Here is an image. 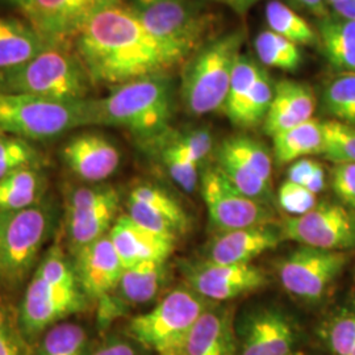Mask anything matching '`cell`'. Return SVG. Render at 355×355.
Instances as JSON below:
<instances>
[{
  "instance_id": "cell-1",
  "label": "cell",
  "mask_w": 355,
  "mask_h": 355,
  "mask_svg": "<svg viewBox=\"0 0 355 355\" xmlns=\"http://www.w3.org/2000/svg\"><path fill=\"white\" fill-rule=\"evenodd\" d=\"M92 85L117 87L146 76H168L187 58L155 37L117 0L95 13L73 41Z\"/></svg>"
},
{
  "instance_id": "cell-2",
  "label": "cell",
  "mask_w": 355,
  "mask_h": 355,
  "mask_svg": "<svg viewBox=\"0 0 355 355\" xmlns=\"http://www.w3.org/2000/svg\"><path fill=\"white\" fill-rule=\"evenodd\" d=\"M92 303L82 291L71 257L60 245H53L40 258L26 286L19 324L28 343L66 318L89 311Z\"/></svg>"
},
{
  "instance_id": "cell-3",
  "label": "cell",
  "mask_w": 355,
  "mask_h": 355,
  "mask_svg": "<svg viewBox=\"0 0 355 355\" xmlns=\"http://www.w3.org/2000/svg\"><path fill=\"white\" fill-rule=\"evenodd\" d=\"M174 94L170 76L128 82L104 98L87 99L89 127L123 128L148 142L168 130L175 108Z\"/></svg>"
},
{
  "instance_id": "cell-4",
  "label": "cell",
  "mask_w": 355,
  "mask_h": 355,
  "mask_svg": "<svg viewBox=\"0 0 355 355\" xmlns=\"http://www.w3.org/2000/svg\"><path fill=\"white\" fill-rule=\"evenodd\" d=\"M92 82L73 46L49 45L19 67L0 71V92L57 101L89 99Z\"/></svg>"
},
{
  "instance_id": "cell-5",
  "label": "cell",
  "mask_w": 355,
  "mask_h": 355,
  "mask_svg": "<svg viewBox=\"0 0 355 355\" xmlns=\"http://www.w3.org/2000/svg\"><path fill=\"white\" fill-rule=\"evenodd\" d=\"M243 42L245 32L237 29L205 42L186 61L180 95L189 114L203 116L224 108Z\"/></svg>"
},
{
  "instance_id": "cell-6",
  "label": "cell",
  "mask_w": 355,
  "mask_h": 355,
  "mask_svg": "<svg viewBox=\"0 0 355 355\" xmlns=\"http://www.w3.org/2000/svg\"><path fill=\"white\" fill-rule=\"evenodd\" d=\"M55 218V207L46 199L26 209L0 212V284L3 287L15 290L35 271L40 253L54 230Z\"/></svg>"
},
{
  "instance_id": "cell-7",
  "label": "cell",
  "mask_w": 355,
  "mask_h": 355,
  "mask_svg": "<svg viewBox=\"0 0 355 355\" xmlns=\"http://www.w3.org/2000/svg\"><path fill=\"white\" fill-rule=\"evenodd\" d=\"M80 127H89L87 99L57 101L0 92V133L32 142L51 140Z\"/></svg>"
},
{
  "instance_id": "cell-8",
  "label": "cell",
  "mask_w": 355,
  "mask_h": 355,
  "mask_svg": "<svg viewBox=\"0 0 355 355\" xmlns=\"http://www.w3.org/2000/svg\"><path fill=\"white\" fill-rule=\"evenodd\" d=\"M209 304L189 287H179L150 311L132 318L128 336L157 355H183L191 329Z\"/></svg>"
},
{
  "instance_id": "cell-9",
  "label": "cell",
  "mask_w": 355,
  "mask_h": 355,
  "mask_svg": "<svg viewBox=\"0 0 355 355\" xmlns=\"http://www.w3.org/2000/svg\"><path fill=\"white\" fill-rule=\"evenodd\" d=\"M141 23L187 60L204 45L209 20L190 0H125Z\"/></svg>"
},
{
  "instance_id": "cell-10",
  "label": "cell",
  "mask_w": 355,
  "mask_h": 355,
  "mask_svg": "<svg viewBox=\"0 0 355 355\" xmlns=\"http://www.w3.org/2000/svg\"><path fill=\"white\" fill-rule=\"evenodd\" d=\"M119 207L120 195L108 184L80 186L67 193L64 223L70 257L110 233Z\"/></svg>"
},
{
  "instance_id": "cell-11",
  "label": "cell",
  "mask_w": 355,
  "mask_h": 355,
  "mask_svg": "<svg viewBox=\"0 0 355 355\" xmlns=\"http://www.w3.org/2000/svg\"><path fill=\"white\" fill-rule=\"evenodd\" d=\"M349 261L346 252L300 246L278 263V275L284 290L295 297L318 303L343 274Z\"/></svg>"
},
{
  "instance_id": "cell-12",
  "label": "cell",
  "mask_w": 355,
  "mask_h": 355,
  "mask_svg": "<svg viewBox=\"0 0 355 355\" xmlns=\"http://www.w3.org/2000/svg\"><path fill=\"white\" fill-rule=\"evenodd\" d=\"M202 196L207 207L209 224L218 233L267 225L274 221L272 212L265 203L237 190L217 166L204 170Z\"/></svg>"
},
{
  "instance_id": "cell-13",
  "label": "cell",
  "mask_w": 355,
  "mask_h": 355,
  "mask_svg": "<svg viewBox=\"0 0 355 355\" xmlns=\"http://www.w3.org/2000/svg\"><path fill=\"white\" fill-rule=\"evenodd\" d=\"M236 355H299V328L278 306L261 305L236 321Z\"/></svg>"
},
{
  "instance_id": "cell-14",
  "label": "cell",
  "mask_w": 355,
  "mask_h": 355,
  "mask_svg": "<svg viewBox=\"0 0 355 355\" xmlns=\"http://www.w3.org/2000/svg\"><path fill=\"white\" fill-rule=\"evenodd\" d=\"M280 233L303 246L346 252L355 248V215L341 204L318 203L304 215L287 217Z\"/></svg>"
},
{
  "instance_id": "cell-15",
  "label": "cell",
  "mask_w": 355,
  "mask_h": 355,
  "mask_svg": "<svg viewBox=\"0 0 355 355\" xmlns=\"http://www.w3.org/2000/svg\"><path fill=\"white\" fill-rule=\"evenodd\" d=\"M117 0H28L21 10L28 24L48 45L73 46L89 19Z\"/></svg>"
},
{
  "instance_id": "cell-16",
  "label": "cell",
  "mask_w": 355,
  "mask_h": 355,
  "mask_svg": "<svg viewBox=\"0 0 355 355\" xmlns=\"http://www.w3.org/2000/svg\"><path fill=\"white\" fill-rule=\"evenodd\" d=\"M187 287L211 303H227L267 284L261 267L246 265H216L205 262L190 266L184 272Z\"/></svg>"
},
{
  "instance_id": "cell-17",
  "label": "cell",
  "mask_w": 355,
  "mask_h": 355,
  "mask_svg": "<svg viewBox=\"0 0 355 355\" xmlns=\"http://www.w3.org/2000/svg\"><path fill=\"white\" fill-rule=\"evenodd\" d=\"M127 208V215L141 227L177 241L190 228V217L183 207L152 183H142L130 191Z\"/></svg>"
},
{
  "instance_id": "cell-18",
  "label": "cell",
  "mask_w": 355,
  "mask_h": 355,
  "mask_svg": "<svg viewBox=\"0 0 355 355\" xmlns=\"http://www.w3.org/2000/svg\"><path fill=\"white\" fill-rule=\"evenodd\" d=\"M71 261L79 286L92 304L114 293L125 270L108 234L78 250Z\"/></svg>"
},
{
  "instance_id": "cell-19",
  "label": "cell",
  "mask_w": 355,
  "mask_h": 355,
  "mask_svg": "<svg viewBox=\"0 0 355 355\" xmlns=\"http://www.w3.org/2000/svg\"><path fill=\"white\" fill-rule=\"evenodd\" d=\"M61 159L76 178L98 184L117 171L121 154L102 133L83 132L64 142Z\"/></svg>"
},
{
  "instance_id": "cell-20",
  "label": "cell",
  "mask_w": 355,
  "mask_h": 355,
  "mask_svg": "<svg viewBox=\"0 0 355 355\" xmlns=\"http://www.w3.org/2000/svg\"><path fill=\"white\" fill-rule=\"evenodd\" d=\"M283 240L280 228L271 224L223 232L211 243L207 262L216 265H246L278 248Z\"/></svg>"
},
{
  "instance_id": "cell-21",
  "label": "cell",
  "mask_w": 355,
  "mask_h": 355,
  "mask_svg": "<svg viewBox=\"0 0 355 355\" xmlns=\"http://www.w3.org/2000/svg\"><path fill=\"white\" fill-rule=\"evenodd\" d=\"M125 268L146 261L166 262L177 240L141 227L128 215L119 216L108 233Z\"/></svg>"
},
{
  "instance_id": "cell-22",
  "label": "cell",
  "mask_w": 355,
  "mask_h": 355,
  "mask_svg": "<svg viewBox=\"0 0 355 355\" xmlns=\"http://www.w3.org/2000/svg\"><path fill=\"white\" fill-rule=\"evenodd\" d=\"M237 334L234 311L223 303H211L191 329L183 355H236Z\"/></svg>"
},
{
  "instance_id": "cell-23",
  "label": "cell",
  "mask_w": 355,
  "mask_h": 355,
  "mask_svg": "<svg viewBox=\"0 0 355 355\" xmlns=\"http://www.w3.org/2000/svg\"><path fill=\"white\" fill-rule=\"evenodd\" d=\"M316 95L313 89L291 79L275 83L274 98L263 121V130L270 137L313 119L316 111Z\"/></svg>"
},
{
  "instance_id": "cell-24",
  "label": "cell",
  "mask_w": 355,
  "mask_h": 355,
  "mask_svg": "<svg viewBox=\"0 0 355 355\" xmlns=\"http://www.w3.org/2000/svg\"><path fill=\"white\" fill-rule=\"evenodd\" d=\"M167 279V261H146L124 270L120 282L111 295L120 313L128 306L148 304L153 302Z\"/></svg>"
},
{
  "instance_id": "cell-25",
  "label": "cell",
  "mask_w": 355,
  "mask_h": 355,
  "mask_svg": "<svg viewBox=\"0 0 355 355\" xmlns=\"http://www.w3.org/2000/svg\"><path fill=\"white\" fill-rule=\"evenodd\" d=\"M318 44L336 70L355 73V20L328 13L318 19Z\"/></svg>"
},
{
  "instance_id": "cell-26",
  "label": "cell",
  "mask_w": 355,
  "mask_h": 355,
  "mask_svg": "<svg viewBox=\"0 0 355 355\" xmlns=\"http://www.w3.org/2000/svg\"><path fill=\"white\" fill-rule=\"evenodd\" d=\"M46 46L28 23L0 16V71L26 64Z\"/></svg>"
},
{
  "instance_id": "cell-27",
  "label": "cell",
  "mask_w": 355,
  "mask_h": 355,
  "mask_svg": "<svg viewBox=\"0 0 355 355\" xmlns=\"http://www.w3.org/2000/svg\"><path fill=\"white\" fill-rule=\"evenodd\" d=\"M46 178L41 167H26L0 179V212L26 209L45 199Z\"/></svg>"
},
{
  "instance_id": "cell-28",
  "label": "cell",
  "mask_w": 355,
  "mask_h": 355,
  "mask_svg": "<svg viewBox=\"0 0 355 355\" xmlns=\"http://www.w3.org/2000/svg\"><path fill=\"white\" fill-rule=\"evenodd\" d=\"M274 155L280 165L322 154L324 127L322 121L311 119L296 127L272 136Z\"/></svg>"
},
{
  "instance_id": "cell-29",
  "label": "cell",
  "mask_w": 355,
  "mask_h": 355,
  "mask_svg": "<svg viewBox=\"0 0 355 355\" xmlns=\"http://www.w3.org/2000/svg\"><path fill=\"white\" fill-rule=\"evenodd\" d=\"M154 148L162 165L165 166L168 175L182 190L193 192L199 183V164L192 159L168 130L164 135L146 142Z\"/></svg>"
},
{
  "instance_id": "cell-30",
  "label": "cell",
  "mask_w": 355,
  "mask_h": 355,
  "mask_svg": "<svg viewBox=\"0 0 355 355\" xmlns=\"http://www.w3.org/2000/svg\"><path fill=\"white\" fill-rule=\"evenodd\" d=\"M89 333L76 322L62 321L45 330L36 341L33 355H89Z\"/></svg>"
},
{
  "instance_id": "cell-31",
  "label": "cell",
  "mask_w": 355,
  "mask_h": 355,
  "mask_svg": "<svg viewBox=\"0 0 355 355\" xmlns=\"http://www.w3.org/2000/svg\"><path fill=\"white\" fill-rule=\"evenodd\" d=\"M268 29L282 37L287 38L299 46L318 44V32L303 16L280 0H270L265 10Z\"/></svg>"
},
{
  "instance_id": "cell-32",
  "label": "cell",
  "mask_w": 355,
  "mask_h": 355,
  "mask_svg": "<svg viewBox=\"0 0 355 355\" xmlns=\"http://www.w3.org/2000/svg\"><path fill=\"white\" fill-rule=\"evenodd\" d=\"M255 54L263 66L283 71H297L303 64L302 48L272 31H262L254 41Z\"/></svg>"
},
{
  "instance_id": "cell-33",
  "label": "cell",
  "mask_w": 355,
  "mask_h": 355,
  "mask_svg": "<svg viewBox=\"0 0 355 355\" xmlns=\"http://www.w3.org/2000/svg\"><path fill=\"white\" fill-rule=\"evenodd\" d=\"M217 154L233 158L268 183H272V158L262 142L248 136H233L220 145Z\"/></svg>"
},
{
  "instance_id": "cell-34",
  "label": "cell",
  "mask_w": 355,
  "mask_h": 355,
  "mask_svg": "<svg viewBox=\"0 0 355 355\" xmlns=\"http://www.w3.org/2000/svg\"><path fill=\"white\" fill-rule=\"evenodd\" d=\"M321 104L330 120L355 127V73H343L325 85Z\"/></svg>"
},
{
  "instance_id": "cell-35",
  "label": "cell",
  "mask_w": 355,
  "mask_h": 355,
  "mask_svg": "<svg viewBox=\"0 0 355 355\" xmlns=\"http://www.w3.org/2000/svg\"><path fill=\"white\" fill-rule=\"evenodd\" d=\"M320 340L330 355H352L355 349V308H343L324 321Z\"/></svg>"
},
{
  "instance_id": "cell-36",
  "label": "cell",
  "mask_w": 355,
  "mask_h": 355,
  "mask_svg": "<svg viewBox=\"0 0 355 355\" xmlns=\"http://www.w3.org/2000/svg\"><path fill=\"white\" fill-rule=\"evenodd\" d=\"M274 92L275 83L271 76L262 70L232 124L240 128H254L262 124L270 110Z\"/></svg>"
},
{
  "instance_id": "cell-37",
  "label": "cell",
  "mask_w": 355,
  "mask_h": 355,
  "mask_svg": "<svg viewBox=\"0 0 355 355\" xmlns=\"http://www.w3.org/2000/svg\"><path fill=\"white\" fill-rule=\"evenodd\" d=\"M262 67L250 58L249 55L241 54L236 62L233 74L230 78L227 102L223 108L230 123L234 121L241 110L242 104L253 89L255 80L262 73Z\"/></svg>"
},
{
  "instance_id": "cell-38",
  "label": "cell",
  "mask_w": 355,
  "mask_h": 355,
  "mask_svg": "<svg viewBox=\"0 0 355 355\" xmlns=\"http://www.w3.org/2000/svg\"><path fill=\"white\" fill-rule=\"evenodd\" d=\"M217 167L229 182L246 196L265 203L272 195V183L257 175L252 170L239 164L233 158L217 154Z\"/></svg>"
},
{
  "instance_id": "cell-39",
  "label": "cell",
  "mask_w": 355,
  "mask_h": 355,
  "mask_svg": "<svg viewBox=\"0 0 355 355\" xmlns=\"http://www.w3.org/2000/svg\"><path fill=\"white\" fill-rule=\"evenodd\" d=\"M42 155L31 141L0 135V179L26 167H41Z\"/></svg>"
},
{
  "instance_id": "cell-40",
  "label": "cell",
  "mask_w": 355,
  "mask_h": 355,
  "mask_svg": "<svg viewBox=\"0 0 355 355\" xmlns=\"http://www.w3.org/2000/svg\"><path fill=\"white\" fill-rule=\"evenodd\" d=\"M322 154L334 164H355V127L336 120L322 121Z\"/></svg>"
},
{
  "instance_id": "cell-41",
  "label": "cell",
  "mask_w": 355,
  "mask_h": 355,
  "mask_svg": "<svg viewBox=\"0 0 355 355\" xmlns=\"http://www.w3.org/2000/svg\"><path fill=\"white\" fill-rule=\"evenodd\" d=\"M0 355H29L26 341L19 324V313L0 299Z\"/></svg>"
},
{
  "instance_id": "cell-42",
  "label": "cell",
  "mask_w": 355,
  "mask_h": 355,
  "mask_svg": "<svg viewBox=\"0 0 355 355\" xmlns=\"http://www.w3.org/2000/svg\"><path fill=\"white\" fill-rule=\"evenodd\" d=\"M277 200L288 217H297L309 212L318 204V195L302 184L284 180L278 190Z\"/></svg>"
},
{
  "instance_id": "cell-43",
  "label": "cell",
  "mask_w": 355,
  "mask_h": 355,
  "mask_svg": "<svg viewBox=\"0 0 355 355\" xmlns=\"http://www.w3.org/2000/svg\"><path fill=\"white\" fill-rule=\"evenodd\" d=\"M178 144L190 154L192 159H195L199 165L203 164L212 152L214 137L208 129H191L183 133L174 135Z\"/></svg>"
},
{
  "instance_id": "cell-44",
  "label": "cell",
  "mask_w": 355,
  "mask_h": 355,
  "mask_svg": "<svg viewBox=\"0 0 355 355\" xmlns=\"http://www.w3.org/2000/svg\"><path fill=\"white\" fill-rule=\"evenodd\" d=\"M331 189L338 199L355 211V164H334Z\"/></svg>"
},
{
  "instance_id": "cell-45",
  "label": "cell",
  "mask_w": 355,
  "mask_h": 355,
  "mask_svg": "<svg viewBox=\"0 0 355 355\" xmlns=\"http://www.w3.org/2000/svg\"><path fill=\"white\" fill-rule=\"evenodd\" d=\"M142 349L129 336H110L89 355H141Z\"/></svg>"
},
{
  "instance_id": "cell-46",
  "label": "cell",
  "mask_w": 355,
  "mask_h": 355,
  "mask_svg": "<svg viewBox=\"0 0 355 355\" xmlns=\"http://www.w3.org/2000/svg\"><path fill=\"white\" fill-rule=\"evenodd\" d=\"M320 162L311 159V158H302L295 162H292L288 171H287V180H291L293 183L305 186L309 178L313 175V173L320 167Z\"/></svg>"
},
{
  "instance_id": "cell-47",
  "label": "cell",
  "mask_w": 355,
  "mask_h": 355,
  "mask_svg": "<svg viewBox=\"0 0 355 355\" xmlns=\"http://www.w3.org/2000/svg\"><path fill=\"white\" fill-rule=\"evenodd\" d=\"M290 1L293 6L315 15L318 19H321L329 13V8L325 0H290Z\"/></svg>"
},
{
  "instance_id": "cell-48",
  "label": "cell",
  "mask_w": 355,
  "mask_h": 355,
  "mask_svg": "<svg viewBox=\"0 0 355 355\" xmlns=\"http://www.w3.org/2000/svg\"><path fill=\"white\" fill-rule=\"evenodd\" d=\"M329 13L347 20H355V0H343L331 6Z\"/></svg>"
},
{
  "instance_id": "cell-49",
  "label": "cell",
  "mask_w": 355,
  "mask_h": 355,
  "mask_svg": "<svg viewBox=\"0 0 355 355\" xmlns=\"http://www.w3.org/2000/svg\"><path fill=\"white\" fill-rule=\"evenodd\" d=\"M304 187H306L309 191H312L316 195L325 189V170H324V166L320 165L318 170L313 173V175L309 178V180L306 182Z\"/></svg>"
},
{
  "instance_id": "cell-50",
  "label": "cell",
  "mask_w": 355,
  "mask_h": 355,
  "mask_svg": "<svg viewBox=\"0 0 355 355\" xmlns=\"http://www.w3.org/2000/svg\"><path fill=\"white\" fill-rule=\"evenodd\" d=\"M217 3L225 4L230 7L232 10H234L236 12L243 13L246 12L249 8H252L254 4H257L261 0H214Z\"/></svg>"
},
{
  "instance_id": "cell-51",
  "label": "cell",
  "mask_w": 355,
  "mask_h": 355,
  "mask_svg": "<svg viewBox=\"0 0 355 355\" xmlns=\"http://www.w3.org/2000/svg\"><path fill=\"white\" fill-rule=\"evenodd\" d=\"M8 1L12 3L15 6H17V7H20V10H23L26 7V3H28V0H8Z\"/></svg>"
},
{
  "instance_id": "cell-52",
  "label": "cell",
  "mask_w": 355,
  "mask_h": 355,
  "mask_svg": "<svg viewBox=\"0 0 355 355\" xmlns=\"http://www.w3.org/2000/svg\"><path fill=\"white\" fill-rule=\"evenodd\" d=\"M340 1H343V0H325V3H327V6H328V8H330L331 6H334V4H337V3H340Z\"/></svg>"
},
{
  "instance_id": "cell-53",
  "label": "cell",
  "mask_w": 355,
  "mask_h": 355,
  "mask_svg": "<svg viewBox=\"0 0 355 355\" xmlns=\"http://www.w3.org/2000/svg\"><path fill=\"white\" fill-rule=\"evenodd\" d=\"M352 355H355V349L353 350V353H352Z\"/></svg>"
},
{
  "instance_id": "cell-54",
  "label": "cell",
  "mask_w": 355,
  "mask_h": 355,
  "mask_svg": "<svg viewBox=\"0 0 355 355\" xmlns=\"http://www.w3.org/2000/svg\"><path fill=\"white\" fill-rule=\"evenodd\" d=\"M299 355H305V354H299Z\"/></svg>"
},
{
  "instance_id": "cell-55",
  "label": "cell",
  "mask_w": 355,
  "mask_h": 355,
  "mask_svg": "<svg viewBox=\"0 0 355 355\" xmlns=\"http://www.w3.org/2000/svg\"><path fill=\"white\" fill-rule=\"evenodd\" d=\"M0 135H1V133H0Z\"/></svg>"
}]
</instances>
